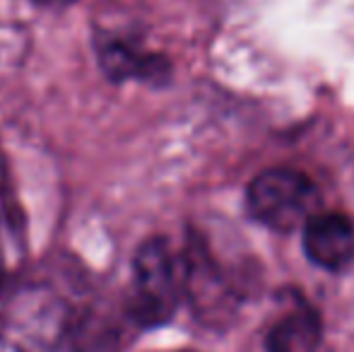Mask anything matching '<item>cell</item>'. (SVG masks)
<instances>
[{"mask_svg":"<svg viewBox=\"0 0 354 352\" xmlns=\"http://www.w3.org/2000/svg\"><path fill=\"white\" fill-rule=\"evenodd\" d=\"M75 328V309L61 287L29 280L0 306V352H58Z\"/></svg>","mask_w":354,"mask_h":352,"instance_id":"6da1fadb","label":"cell"},{"mask_svg":"<svg viewBox=\"0 0 354 352\" xmlns=\"http://www.w3.org/2000/svg\"><path fill=\"white\" fill-rule=\"evenodd\" d=\"M186 302L181 251L167 237H149L136 251L131 287L126 295V319L138 328H157L174 319Z\"/></svg>","mask_w":354,"mask_h":352,"instance_id":"7a4b0ae2","label":"cell"},{"mask_svg":"<svg viewBox=\"0 0 354 352\" xmlns=\"http://www.w3.org/2000/svg\"><path fill=\"white\" fill-rule=\"evenodd\" d=\"M321 193L311 176L294 167H270L261 172L246 191V210L258 225L272 232L301 230L318 210Z\"/></svg>","mask_w":354,"mask_h":352,"instance_id":"3957f363","label":"cell"},{"mask_svg":"<svg viewBox=\"0 0 354 352\" xmlns=\"http://www.w3.org/2000/svg\"><path fill=\"white\" fill-rule=\"evenodd\" d=\"M181 259L186 302L191 304L193 314L207 326H224L236 314L241 297L219 266L217 256L203 237L191 234L181 251Z\"/></svg>","mask_w":354,"mask_h":352,"instance_id":"277c9868","label":"cell"},{"mask_svg":"<svg viewBox=\"0 0 354 352\" xmlns=\"http://www.w3.org/2000/svg\"><path fill=\"white\" fill-rule=\"evenodd\" d=\"M97 58L111 82L138 80L145 85H167L171 80V61L164 53L149 51L140 41L121 34H102L97 39Z\"/></svg>","mask_w":354,"mask_h":352,"instance_id":"5b68a950","label":"cell"},{"mask_svg":"<svg viewBox=\"0 0 354 352\" xmlns=\"http://www.w3.org/2000/svg\"><path fill=\"white\" fill-rule=\"evenodd\" d=\"M304 254L323 270L342 272L354 263V222L345 212L316 210L304 222Z\"/></svg>","mask_w":354,"mask_h":352,"instance_id":"8992f818","label":"cell"},{"mask_svg":"<svg viewBox=\"0 0 354 352\" xmlns=\"http://www.w3.org/2000/svg\"><path fill=\"white\" fill-rule=\"evenodd\" d=\"M321 335V321L313 309L299 304L297 309L287 311L272 324L266 335L268 352H308L318 343Z\"/></svg>","mask_w":354,"mask_h":352,"instance_id":"52a82bcc","label":"cell"},{"mask_svg":"<svg viewBox=\"0 0 354 352\" xmlns=\"http://www.w3.org/2000/svg\"><path fill=\"white\" fill-rule=\"evenodd\" d=\"M34 3L41 5V8H68L75 0H34Z\"/></svg>","mask_w":354,"mask_h":352,"instance_id":"ba28073f","label":"cell"}]
</instances>
